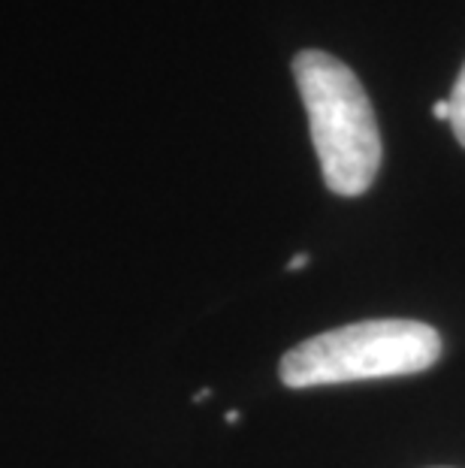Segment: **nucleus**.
<instances>
[{
    "instance_id": "f257e3e1",
    "label": "nucleus",
    "mask_w": 465,
    "mask_h": 468,
    "mask_svg": "<svg viewBox=\"0 0 465 468\" xmlns=\"http://www.w3.org/2000/svg\"><path fill=\"white\" fill-rule=\"evenodd\" d=\"M293 76L326 187L339 197L365 194L381 166V133L357 73L330 52L305 48L293 58Z\"/></svg>"
},
{
    "instance_id": "f03ea898",
    "label": "nucleus",
    "mask_w": 465,
    "mask_h": 468,
    "mask_svg": "<svg viewBox=\"0 0 465 468\" xmlns=\"http://www.w3.org/2000/svg\"><path fill=\"white\" fill-rule=\"evenodd\" d=\"M441 335L420 321H360L321 333L281 356L279 375L287 387L351 384L369 378L417 375L439 363Z\"/></svg>"
},
{
    "instance_id": "7ed1b4c3",
    "label": "nucleus",
    "mask_w": 465,
    "mask_h": 468,
    "mask_svg": "<svg viewBox=\"0 0 465 468\" xmlns=\"http://www.w3.org/2000/svg\"><path fill=\"white\" fill-rule=\"evenodd\" d=\"M450 127H453V133H457L460 145H465V67L450 91Z\"/></svg>"
},
{
    "instance_id": "20e7f679",
    "label": "nucleus",
    "mask_w": 465,
    "mask_h": 468,
    "mask_svg": "<svg viewBox=\"0 0 465 468\" xmlns=\"http://www.w3.org/2000/svg\"><path fill=\"white\" fill-rule=\"evenodd\" d=\"M432 115L441 118V122H450V101H435L432 103Z\"/></svg>"
},
{
    "instance_id": "39448f33",
    "label": "nucleus",
    "mask_w": 465,
    "mask_h": 468,
    "mask_svg": "<svg viewBox=\"0 0 465 468\" xmlns=\"http://www.w3.org/2000/svg\"><path fill=\"white\" fill-rule=\"evenodd\" d=\"M305 263H309V254H296L291 263H287V269H291V272H296V269H302Z\"/></svg>"
}]
</instances>
